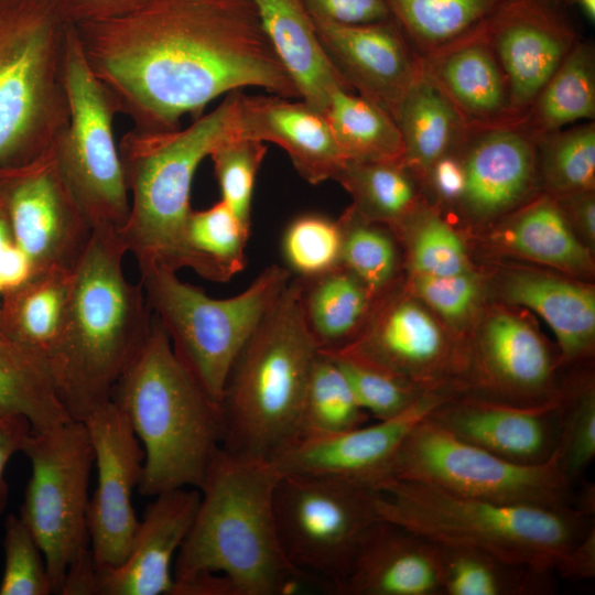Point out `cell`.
Masks as SVG:
<instances>
[{"label":"cell","instance_id":"6da1fadb","mask_svg":"<svg viewBox=\"0 0 595 595\" xmlns=\"http://www.w3.org/2000/svg\"><path fill=\"white\" fill-rule=\"evenodd\" d=\"M74 29L88 67L140 130L176 129L242 87L301 99L253 0H150Z\"/></svg>","mask_w":595,"mask_h":595},{"label":"cell","instance_id":"7a4b0ae2","mask_svg":"<svg viewBox=\"0 0 595 595\" xmlns=\"http://www.w3.org/2000/svg\"><path fill=\"white\" fill-rule=\"evenodd\" d=\"M281 474L267 459L219 447L199 488L193 523L175 556L174 589L225 577L234 595H282L306 577L286 560L273 497Z\"/></svg>","mask_w":595,"mask_h":595},{"label":"cell","instance_id":"3957f363","mask_svg":"<svg viewBox=\"0 0 595 595\" xmlns=\"http://www.w3.org/2000/svg\"><path fill=\"white\" fill-rule=\"evenodd\" d=\"M126 253L118 231L96 228L73 268L66 317L48 359L57 397L72 420L84 422L110 401L151 329L141 283L123 274Z\"/></svg>","mask_w":595,"mask_h":595},{"label":"cell","instance_id":"277c9868","mask_svg":"<svg viewBox=\"0 0 595 595\" xmlns=\"http://www.w3.org/2000/svg\"><path fill=\"white\" fill-rule=\"evenodd\" d=\"M110 401L125 413L144 451L140 495L201 488L221 445L219 405L177 360L153 314L150 333Z\"/></svg>","mask_w":595,"mask_h":595},{"label":"cell","instance_id":"5b68a950","mask_svg":"<svg viewBox=\"0 0 595 595\" xmlns=\"http://www.w3.org/2000/svg\"><path fill=\"white\" fill-rule=\"evenodd\" d=\"M291 278L246 342L219 402L224 450L271 461L299 432L303 397L318 346Z\"/></svg>","mask_w":595,"mask_h":595},{"label":"cell","instance_id":"8992f818","mask_svg":"<svg viewBox=\"0 0 595 595\" xmlns=\"http://www.w3.org/2000/svg\"><path fill=\"white\" fill-rule=\"evenodd\" d=\"M383 520L446 545L477 549L510 562L554 570L594 526L573 507L509 505L456 496L407 479L376 485Z\"/></svg>","mask_w":595,"mask_h":595},{"label":"cell","instance_id":"52a82bcc","mask_svg":"<svg viewBox=\"0 0 595 595\" xmlns=\"http://www.w3.org/2000/svg\"><path fill=\"white\" fill-rule=\"evenodd\" d=\"M240 90L227 94L217 108L185 129L133 128L122 136L118 150L130 209L118 235L138 262L155 260L175 270L184 226L193 210L194 174L221 140L235 134Z\"/></svg>","mask_w":595,"mask_h":595},{"label":"cell","instance_id":"ba28073f","mask_svg":"<svg viewBox=\"0 0 595 595\" xmlns=\"http://www.w3.org/2000/svg\"><path fill=\"white\" fill-rule=\"evenodd\" d=\"M67 26L52 0H0V166L32 161L68 121Z\"/></svg>","mask_w":595,"mask_h":595},{"label":"cell","instance_id":"9c48e42d","mask_svg":"<svg viewBox=\"0 0 595 595\" xmlns=\"http://www.w3.org/2000/svg\"><path fill=\"white\" fill-rule=\"evenodd\" d=\"M138 266L147 304L166 332L175 357L219 405L234 363L291 272L272 264L239 294L214 299L161 262L145 260Z\"/></svg>","mask_w":595,"mask_h":595},{"label":"cell","instance_id":"30bf717a","mask_svg":"<svg viewBox=\"0 0 595 595\" xmlns=\"http://www.w3.org/2000/svg\"><path fill=\"white\" fill-rule=\"evenodd\" d=\"M64 77L69 118L52 142L57 167L91 229L119 232L130 209L113 136V119L120 108L111 90L88 67L71 24Z\"/></svg>","mask_w":595,"mask_h":595},{"label":"cell","instance_id":"8fae6325","mask_svg":"<svg viewBox=\"0 0 595 595\" xmlns=\"http://www.w3.org/2000/svg\"><path fill=\"white\" fill-rule=\"evenodd\" d=\"M388 478L500 504L573 507L574 488L561 470L558 451L542 464L513 463L456 437L428 415L403 440Z\"/></svg>","mask_w":595,"mask_h":595},{"label":"cell","instance_id":"7c38bea8","mask_svg":"<svg viewBox=\"0 0 595 595\" xmlns=\"http://www.w3.org/2000/svg\"><path fill=\"white\" fill-rule=\"evenodd\" d=\"M31 463L20 517L41 548L53 594L68 570L90 553L88 486L95 454L85 422L69 420L31 432L22 451Z\"/></svg>","mask_w":595,"mask_h":595},{"label":"cell","instance_id":"4fadbf2b","mask_svg":"<svg viewBox=\"0 0 595 595\" xmlns=\"http://www.w3.org/2000/svg\"><path fill=\"white\" fill-rule=\"evenodd\" d=\"M377 488L354 479L286 474L273 497L279 540L290 564L332 589L361 542L382 520Z\"/></svg>","mask_w":595,"mask_h":595},{"label":"cell","instance_id":"5bb4252c","mask_svg":"<svg viewBox=\"0 0 595 595\" xmlns=\"http://www.w3.org/2000/svg\"><path fill=\"white\" fill-rule=\"evenodd\" d=\"M467 345L440 326L407 288L396 284L375 300L356 339L338 350L428 392L457 394Z\"/></svg>","mask_w":595,"mask_h":595},{"label":"cell","instance_id":"9a60e30c","mask_svg":"<svg viewBox=\"0 0 595 595\" xmlns=\"http://www.w3.org/2000/svg\"><path fill=\"white\" fill-rule=\"evenodd\" d=\"M0 206L26 272L75 267L93 229L60 173L52 144L25 164L0 166Z\"/></svg>","mask_w":595,"mask_h":595},{"label":"cell","instance_id":"2e32d148","mask_svg":"<svg viewBox=\"0 0 595 595\" xmlns=\"http://www.w3.org/2000/svg\"><path fill=\"white\" fill-rule=\"evenodd\" d=\"M559 355L526 320L508 310L491 312L467 346L458 394L515 405L558 402Z\"/></svg>","mask_w":595,"mask_h":595},{"label":"cell","instance_id":"e0dca14e","mask_svg":"<svg viewBox=\"0 0 595 595\" xmlns=\"http://www.w3.org/2000/svg\"><path fill=\"white\" fill-rule=\"evenodd\" d=\"M567 0H505L482 25L507 79L520 123L542 87L583 40Z\"/></svg>","mask_w":595,"mask_h":595},{"label":"cell","instance_id":"ac0fdd59","mask_svg":"<svg viewBox=\"0 0 595 595\" xmlns=\"http://www.w3.org/2000/svg\"><path fill=\"white\" fill-rule=\"evenodd\" d=\"M84 422L97 467L87 526L91 558L101 572L121 565L129 553L139 524L131 497L142 477L144 451L129 420L112 401Z\"/></svg>","mask_w":595,"mask_h":595},{"label":"cell","instance_id":"d6986e66","mask_svg":"<svg viewBox=\"0 0 595 595\" xmlns=\"http://www.w3.org/2000/svg\"><path fill=\"white\" fill-rule=\"evenodd\" d=\"M313 22L327 56L349 88L397 122L403 100L423 74V62L393 19L350 25Z\"/></svg>","mask_w":595,"mask_h":595},{"label":"cell","instance_id":"ffe728a7","mask_svg":"<svg viewBox=\"0 0 595 595\" xmlns=\"http://www.w3.org/2000/svg\"><path fill=\"white\" fill-rule=\"evenodd\" d=\"M450 393L426 394L404 413L383 421L316 437L299 439L272 462L280 474L354 479L376 487L411 429Z\"/></svg>","mask_w":595,"mask_h":595},{"label":"cell","instance_id":"44dd1931","mask_svg":"<svg viewBox=\"0 0 595 595\" xmlns=\"http://www.w3.org/2000/svg\"><path fill=\"white\" fill-rule=\"evenodd\" d=\"M459 153L465 187L457 206L466 218L490 221L533 197L539 178L537 145L520 123L473 131Z\"/></svg>","mask_w":595,"mask_h":595},{"label":"cell","instance_id":"7402d4cb","mask_svg":"<svg viewBox=\"0 0 595 595\" xmlns=\"http://www.w3.org/2000/svg\"><path fill=\"white\" fill-rule=\"evenodd\" d=\"M559 407L560 400L524 407L456 394L428 416L456 437L504 459L537 465L556 451Z\"/></svg>","mask_w":595,"mask_h":595},{"label":"cell","instance_id":"603a6c76","mask_svg":"<svg viewBox=\"0 0 595 595\" xmlns=\"http://www.w3.org/2000/svg\"><path fill=\"white\" fill-rule=\"evenodd\" d=\"M154 498L139 520L123 563L97 571L94 595L173 594V558L193 523L201 491L177 488Z\"/></svg>","mask_w":595,"mask_h":595},{"label":"cell","instance_id":"cb8c5ba5","mask_svg":"<svg viewBox=\"0 0 595 595\" xmlns=\"http://www.w3.org/2000/svg\"><path fill=\"white\" fill-rule=\"evenodd\" d=\"M339 595H442L437 544L398 523L379 521L361 542Z\"/></svg>","mask_w":595,"mask_h":595},{"label":"cell","instance_id":"d4e9b609","mask_svg":"<svg viewBox=\"0 0 595 595\" xmlns=\"http://www.w3.org/2000/svg\"><path fill=\"white\" fill-rule=\"evenodd\" d=\"M290 99L278 95L249 96L240 90L235 134L281 147L310 184L333 180L346 160L325 116L303 100Z\"/></svg>","mask_w":595,"mask_h":595},{"label":"cell","instance_id":"484cf974","mask_svg":"<svg viewBox=\"0 0 595 595\" xmlns=\"http://www.w3.org/2000/svg\"><path fill=\"white\" fill-rule=\"evenodd\" d=\"M480 28L422 61L424 72L472 131L517 123L510 112L506 76Z\"/></svg>","mask_w":595,"mask_h":595},{"label":"cell","instance_id":"4316f807","mask_svg":"<svg viewBox=\"0 0 595 595\" xmlns=\"http://www.w3.org/2000/svg\"><path fill=\"white\" fill-rule=\"evenodd\" d=\"M502 298L540 315L554 333L560 366L589 357L595 340V293L587 284L537 270H513L504 278Z\"/></svg>","mask_w":595,"mask_h":595},{"label":"cell","instance_id":"83f0119b","mask_svg":"<svg viewBox=\"0 0 595 595\" xmlns=\"http://www.w3.org/2000/svg\"><path fill=\"white\" fill-rule=\"evenodd\" d=\"M264 32L301 100L325 113L337 89L353 91L327 56L302 0H253Z\"/></svg>","mask_w":595,"mask_h":595},{"label":"cell","instance_id":"f1b7e54d","mask_svg":"<svg viewBox=\"0 0 595 595\" xmlns=\"http://www.w3.org/2000/svg\"><path fill=\"white\" fill-rule=\"evenodd\" d=\"M73 269L26 272L0 299V335L47 359L60 340L72 289Z\"/></svg>","mask_w":595,"mask_h":595},{"label":"cell","instance_id":"f546056e","mask_svg":"<svg viewBox=\"0 0 595 595\" xmlns=\"http://www.w3.org/2000/svg\"><path fill=\"white\" fill-rule=\"evenodd\" d=\"M507 216L495 236L501 248L570 274L591 273L589 250L553 196H533Z\"/></svg>","mask_w":595,"mask_h":595},{"label":"cell","instance_id":"4dcf8cb0","mask_svg":"<svg viewBox=\"0 0 595 595\" xmlns=\"http://www.w3.org/2000/svg\"><path fill=\"white\" fill-rule=\"evenodd\" d=\"M397 125L403 143L402 162L420 183L437 160L459 151L473 132L424 68L403 100Z\"/></svg>","mask_w":595,"mask_h":595},{"label":"cell","instance_id":"1f68e13d","mask_svg":"<svg viewBox=\"0 0 595 595\" xmlns=\"http://www.w3.org/2000/svg\"><path fill=\"white\" fill-rule=\"evenodd\" d=\"M375 300L363 282L342 264L320 277L302 279L303 316L320 350H338L353 343Z\"/></svg>","mask_w":595,"mask_h":595},{"label":"cell","instance_id":"d6a6232c","mask_svg":"<svg viewBox=\"0 0 595 595\" xmlns=\"http://www.w3.org/2000/svg\"><path fill=\"white\" fill-rule=\"evenodd\" d=\"M436 544L442 595H545L555 589L554 570L510 562L477 549Z\"/></svg>","mask_w":595,"mask_h":595},{"label":"cell","instance_id":"836d02e7","mask_svg":"<svg viewBox=\"0 0 595 595\" xmlns=\"http://www.w3.org/2000/svg\"><path fill=\"white\" fill-rule=\"evenodd\" d=\"M249 237L229 206L220 199L204 210H192L184 226L175 270L191 268L213 282H227L246 266Z\"/></svg>","mask_w":595,"mask_h":595},{"label":"cell","instance_id":"e575fe53","mask_svg":"<svg viewBox=\"0 0 595 595\" xmlns=\"http://www.w3.org/2000/svg\"><path fill=\"white\" fill-rule=\"evenodd\" d=\"M0 412L25 416L31 432L71 419L62 405L47 359L36 350L0 335Z\"/></svg>","mask_w":595,"mask_h":595},{"label":"cell","instance_id":"d590c367","mask_svg":"<svg viewBox=\"0 0 595 595\" xmlns=\"http://www.w3.org/2000/svg\"><path fill=\"white\" fill-rule=\"evenodd\" d=\"M595 118V47L582 40L542 87L520 125L536 139Z\"/></svg>","mask_w":595,"mask_h":595},{"label":"cell","instance_id":"8d00e7d4","mask_svg":"<svg viewBox=\"0 0 595 595\" xmlns=\"http://www.w3.org/2000/svg\"><path fill=\"white\" fill-rule=\"evenodd\" d=\"M391 18L421 60L480 28L505 0H386Z\"/></svg>","mask_w":595,"mask_h":595},{"label":"cell","instance_id":"74e56055","mask_svg":"<svg viewBox=\"0 0 595 595\" xmlns=\"http://www.w3.org/2000/svg\"><path fill=\"white\" fill-rule=\"evenodd\" d=\"M333 180L350 194V206L360 216L391 229L422 202L421 183L402 160H346Z\"/></svg>","mask_w":595,"mask_h":595},{"label":"cell","instance_id":"f35d334b","mask_svg":"<svg viewBox=\"0 0 595 595\" xmlns=\"http://www.w3.org/2000/svg\"><path fill=\"white\" fill-rule=\"evenodd\" d=\"M324 116L345 160H402L403 143L396 120L367 98L337 89Z\"/></svg>","mask_w":595,"mask_h":595},{"label":"cell","instance_id":"ab89813d","mask_svg":"<svg viewBox=\"0 0 595 595\" xmlns=\"http://www.w3.org/2000/svg\"><path fill=\"white\" fill-rule=\"evenodd\" d=\"M369 419L335 361L318 350L306 383L295 441L350 430Z\"/></svg>","mask_w":595,"mask_h":595},{"label":"cell","instance_id":"60d3db41","mask_svg":"<svg viewBox=\"0 0 595 595\" xmlns=\"http://www.w3.org/2000/svg\"><path fill=\"white\" fill-rule=\"evenodd\" d=\"M340 235V264L355 274L377 299L397 283L399 252L393 230L368 220L351 206L337 219Z\"/></svg>","mask_w":595,"mask_h":595},{"label":"cell","instance_id":"b9f144b4","mask_svg":"<svg viewBox=\"0 0 595 595\" xmlns=\"http://www.w3.org/2000/svg\"><path fill=\"white\" fill-rule=\"evenodd\" d=\"M538 174L544 193L561 196L594 190L595 123L588 121L536 138Z\"/></svg>","mask_w":595,"mask_h":595},{"label":"cell","instance_id":"7bdbcfd3","mask_svg":"<svg viewBox=\"0 0 595 595\" xmlns=\"http://www.w3.org/2000/svg\"><path fill=\"white\" fill-rule=\"evenodd\" d=\"M407 245L410 274L451 275L469 272L458 234L423 202L396 228Z\"/></svg>","mask_w":595,"mask_h":595},{"label":"cell","instance_id":"ee69618b","mask_svg":"<svg viewBox=\"0 0 595 595\" xmlns=\"http://www.w3.org/2000/svg\"><path fill=\"white\" fill-rule=\"evenodd\" d=\"M556 451L561 470L575 489L595 457V389L591 378L562 386Z\"/></svg>","mask_w":595,"mask_h":595},{"label":"cell","instance_id":"f6af8a7d","mask_svg":"<svg viewBox=\"0 0 595 595\" xmlns=\"http://www.w3.org/2000/svg\"><path fill=\"white\" fill-rule=\"evenodd\" d=\"M340 249L337 220L318 214H304L292 219L281 239L285 268L304 280L339 267Z\"/></svg>","mask_w":595,"mask_h":595},{"label":"cell","instance_id":"bcb514c9","mask_svg":"<svg viewBox=\"0 0 595 595\" xmlns=\"http://www.w3.org/2000/svg\"><path fill=\"white\" fill-rule=\"evenodd\" d=\"M322 351L340 369L358 404L377 421L396 418L433 393L343 353Z\"/></svg>","mask_w":595,"mask_h":595},{"label":"cell","instance_id":"7dc6e473","mask_svg":"<svg viewBox=\"0 0 595 595\" xmlns=\"http://www.w3.org/2000/svg\"><path fill=\"white\" fill-rule=\"evenodd\" d=\"M267 153L262 141L229 136L209 153L221 199L240 224L250 230L256 176Z\"/></svg>","mask_w":595,"mask_h":595},{"label":"cell","instance_id":"c3c4849f","mask_svg":"<svg viewBox=\"0 0 595 595\" xmlns=\"http://www.w3.org/2000/svg\"><path fill=\"white\" fill-rule=\"evenodd\" d=\"M3 551L0 595L53 594L43 552L20 516L6 518Z\"/></svg>","mask_w":595,"mask_h":595},{"label":"cell","instance_id":"681fc988","mask_svg":"<svg viewBox=\"0 0 595 595\" xmlns=\"http://www.w3.org/2000/svg\"><path fill=\"white\" fill-rule=\"evenodd\" d=\"M429 310L458 332L475 313L482 296L476 277L469 271L451 275L410 274L405 286Z\"/></svg>","mask_w":595,"mask_h":595},{"label":"cell","instance_id":"f907efd6","mask_svg":"<svg viewBox=\"0 0 595 595\" xmlns=\"http://www.w3.org/2000/svg\"><path fill=\"white\" fill-rule=\"evenodd\" d=\"M313 19L366 24L392 19L386 0H302Z\"/></svg>","mask_w":595,"mask_h":595},{"label":"cell","instance_id":"816d5d0a","mask_svg":"<svg viewBox=\"0 0 595 595\" xmlns=\"http://www.w3.org/2000/svg\"><path fill=\"white\" fill-rule=\"evenodd\" d=\"M65 24L115 19L134 12L150 0H52Z\"/></svg>","mask_w":595,"mask_h":595},{"label":"cell","instance_id":"f5cc1de1","mask_svg":"<svg viewBox=\"0 0 595 595\" xmlns=\"http://www.w3.org/2000/svg\"><path fill=\"white\" fill-rule=\"evenodd\" d=\"M459 151L437 160L422 181L439 202L447 205H457L465 187V173Z\"/></svg>","mask_w":595,"mask_h":595},{"label":"cell","instance_id":"db71d44e","mask_svg":"<svg viewBox=\"0 0 595 595\" xmlns=\"http://www.w3.org/2000/svg\"><path fill=\"white\" fill-rule=\"evenodd\" d=\"M31 433L29 420L17 413L0 412V513L8 501L9 487L4 478V469L10 457L21 452Z\"/></svg>","mask_w":595,"mask_h":595},{"label":"cell","instance_id":"11a10c76","mask_svg":"<svg viewBox=\"0 0 595 595\" xmlns=\"http://www.w3.org/2000/svg\"><path fill=\"white\" fill-rule=\"evenodd\" d=\"M554 197V196H553ZM563 215L580 239L588 246L595 242V195L594 190L555 196Z\"/></svg>","mask_w":595,"mask_h":595},{"label":"cell","instance_id":"9f6ffc18","mask_svg":"<svg viewBox=\"0 0 595 595\" xmlns=\"http://www.w3.org/2000/svg\"><path fill=\"white\" fill-rule=\"evenodd\" d=\"M556 576L573 582L595 576V527L592 526L556 563Z\"/></svg>","mask_w":595,"mask_h":595},{"label":"cell","instance_id":"6f0895ef","mask_svg":"<svg viewBox=\"0 0 595 595\" xmlns=\"http://www.w3.org/2000/svg\"><path fill=\"white\" fill-rule=\"evenodd\" d=\"M26 273L4 209L0 206V299L3 289Z\"/></svg>","mask_w":595,"mask_h":595},{"label":"cell","instance_id":"680465c9","mask_svg":"<svg viewBox=\"0 0 595 595\" xmlns=\"http://www.w3.org/2000/svg\"><path fill=\"white\" fill-rule=\"evenodd\" d=\"M578 491L573 493V508L586 516L594 517L595 513V486L584 479L577 485Z\"/></svg>","mask_w":595,"mask_h":595},{"label":"cell","instance_id":"91938a15","mask_svg":"<svg viewBox=\"0 0 595 595\" xmlns=\"http://www.w3.org/2000/svg\"><path fill=\"white\" fill-rule=\"evenodd\" d=\"M570 6L580 11L589 22H595V0H567Z\"/></svg>","mask_w":595,"mask_h":595}]
</instances>
